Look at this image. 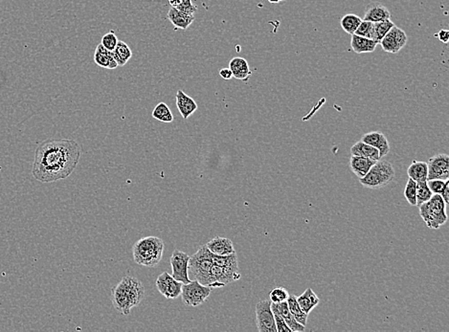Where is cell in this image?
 <instances>
[{
  "mask_svg": "<svg viewBox=\"0 0 449 332\" xmlns=\"http://www.w3.org/2000/svg\"><path fill=\"white\" fill-rule=\"evenodd\" d=\"M81 158L78 143L69 139L47 140L36 148L32 173L42 183L65 179L76 169Z\"/></svg>",
  "mask_w": 449,
  "mask_h": 332,
  "instance_id": "cell-1",
  "label": "cell"
},
{
  "mask_svg": "<svg viewBox=\"0 0 449 332\" xmlns=\"http://www.w3.org/2000/svg\"><path fill=\"white\" fill-rule=\"evenodd\" d=\"M164 242L157 237H146L135 242L132 248L134 262L146 267H154L160 262Z\"/></svg>",
  "mask_w": 449,
  "mask_h": 332,
  "instance_id": "cell-2",
  "label": "cell"
},
{
  "mask_svg": "<svg viewBox=\"0 0 449 332\" xmlns=\"http://www.w3.org/2000/svg\"><path fill=\"white\" fill-rule=\"evenodd\" d=\"M420 216L430 229L437 230L447 221L446 203L443 201L441 194L434 193L427 202L419 207Z\"/></svg>",
  "mask_w": 449,
  "mask_h": 332,
  "instance_id": "cell-3",
  "label": "cell"
},
{
  "mask_svg": "<svg viewBox=\"0 0 449 332\" xmlns=\"http://www.w3.org/2000/svg\"><path fill=\"white\" fill-rule=\"evenodd\" d=\"M213 266L212 253L208 250L206 245L200 247L197 253L190 257L188 272L199 283L209 286L210 284V272Z\"/></svg>",
  "mask_w": 449,
  "mask_h": 332,
  "instance_id": "cell-4",
  "label": "cell"
},
{
  "mask_svg": "<svg viewBox=\"0 0 449 332\" xmlns=\"http://www.w3.org/2000/svg\"><path fill=\"white\" fill-rule=\"evenodd\" d=\"M395 178V170L392 164L379 159L374 164L368 173L359 178V181L365 188L380 189L391 183Z\"/></svg>",
  "mask_w": 449,
  "mask_h": 332,
  "instance_id": "cell-5",
  "label": "cell"
},
{
  "mask_svg": "<svg viewBox=\"0 0 449 332\" xmlns=\"http://www.w3.org/2000/svg\"><path fill=\"white\" fill-rule=\"evenodd\" d=\"M211 292L212 287L203 285L194 280L182 285L180 296L183 304L187 306H199L206 302L207 299L211 295Z\"/></svg>",
  "mask_w": 449,
  "mask_h": 332,
  "instance_id": "cell-6",
  "label": "cell"
},
{
  "mask_svg": "<svg viewBox=\"0 0 449 332\" xmlns=\"http://www.w3.org/2000/svg\"><path fill=\"white\" fill-rule=\"evenodd\" d=\"M241 279L239 267H222L213 264L210 272V287H223Z\"/></svg>",
  "mask_w": 449,
  "mask_h": 332,
  "instance_id": "cell-7",
  "label": "cell"
},
{
  "mask_svg": "<svg viewBox=\"0 0 449 332\" xmlns=\"http://www.w3.org/2000/svg\"><path fill=\"white\" fill-rule=\"evenodd\" d=\"M271 304L270 300L261 301L256 304L257 327L260 332H277Z\"/></svg>",
  "mask_w": 449,
  "mask_h": 332,
  "instance_id": "cell-8",
  "label": "cell"
},
{
  "mask_svg": "<svg viewBox=\"0 0 449 332\" xmlns=\"http://www.w3.org/2000/svg\"><path fill=\"white\" fill-rule=\"evenodd\" d=\"M407 41L406 33L402 29L394 25L379 44L385 52L396 54L406 45Z\"/></svg>",
  "mask_w": 449,
  "mask_h": 332,
  "instance_id": "cell-9",
  "label": "cell"
},
{
  "mask_svg": "<svg viewBox=\"0 0 449 332\" xmlns=\"http://www.w3.org/2000/svg\"><path fill=\"white\" fill-rule=\"evenodd\" d=\"M189 260H190V257L184 252L179 251V250H174L171 255V259H170V263H171V270H172L171 276L177 281H179L183 284L191 282L190 277H189V272H188Z\"/></svg>",
  "mask_w": 449,
  "mask_h": 332,
  "instance_id": "cell-10",
  "label": "cell"
},
{
  "mask_svg": "<svg viewBox=\"0 0 449 332\" xmlns=\"http://www.w3.org/2000/svg\"><path fill=\"white\" fill-rule=\"evenodd\" d=\"M449 178V156L444 153L432 156L427 162V180Z\"/></svg>",
  "mask_w": 449,
  "mask_h": 332,
  "instance_id": "cell-11",
  "label": "cell"
},
{
  "mask_svg": "<svg viewBox=\"0 0 449 332\" xmlns=\"http://www.w3.org/2000/svg\"><path fill=\"white\" fill-rule=\"evenodd\" d=\"M158 291L167 299H177L180 296L183 283L177 281L169 273L164 272L157 278L155 282Z\"/></svg>",
  "mask_w": 449,
  "mask_h": 332,
  "instance_id": "cell-12",
  "label": "cell"
},
{
  "mask_svg": "<svg viewBox=\"0 0 449 332\" xmlns=\"http://www.w3.org/2000/svg\"><path fill=\"white\" fill-rule=\"evenodd\" d=\"M122 282L125 285V288L127 290L130 304L133 307L137 306L142 302L145 297V287L143 283L136 278L126 276L122 279Z\"/></svg>",
  "mask_w": 449,
  "mask_h": 332,
  "instance_id": "cell-13",
  "label": "cell"
},
{
  "mask_svg": "<svg viewBox=\"0 0 449 332\" xmlns=\"http://www.w3.org/2000/svg\"><path fill=\"white\" fill-rule=\"evenodd\" d=\"M110 298L116 310L125 316L130 313L132 306L130 304L127 290L125 288V285L122 281L115 286L114 288H112Z\"/></svg>",
  "mask_w": 449,
  "mask_h": 332,
  "instance_id": "cell-14",
  "label": "cell"
},
{
  "mask_svg": "<svg viewBox=\"0 0 449 332\" xmlns=\"http://www.w3.org/2000/svg\"><path fill=\"white\" fill-rule=\"evenodd\" d=\"M361 141L376 148L379 152L380 159L387 155L390 151V146L385 135L380 131H373L362 136Z\"/></svg>",
  "mask_w": 449,
  "mask_h": 332,
  "instance_id": "cell-15",
  "label": "cell"
},
{
  "mask_svg": "<svg viewBox=\"0 0 449 332\" xmlns=\"http://www.w3.org/2000/svg\"><path fill=\"white\" fill-rule=\"evenodd\" d=\"M391 18L390 11L380 2H374L366 8L362 21L371 22H383Z\"/></svg>",
  "mask_w": 449,
  "mask_h": 332,
  "instance_id": "cell-16",
  "label": "cell"
},
{
  "mask_svg": "<svg viewBox=\"0 0 449 332\" xmlns=\"http://www.w3.org/2000/svg\"><path fill=\"white\" fill-rule=\"evenodd\" d=\"M205 245L212 254L217 256H227L236 253L233 242L226 238L217 237L209 242H207Z\"/></svg>",
  "mask_w": 449,
  "mask_h": 332,
  "instance_id": "cell-17",
  "label": "cell"
},
{
  "mask_svg": "<svg viewBox=\"0 0 449 332\" xmlns=\"http://www.w3.org/2000/svg\"><path fill=\"white\" fill-rule=\"evenodd\" d=\"M177 107L183 119H188L198 109V104L192 97L187 95L185 92L179 90L177 92Z\"/></svg>",
  "mask_w": 449,
  "mask_h": 332,
  "instance_id": "cell-18",
  "label": "cell"
},
{
  "mask_svg": "<svg viewBox=\"0 0 449 332\" xmlns=\"http://www.w3.org/2000/svg\"><path fill=\"white\" fill-rule=\"evenodd\" d=\"M167 16L171 24L177 29L186 30L194 22V14H186L174 7H171Z\"/></svg>",
  "mask_w": 449,
  "mask_h": 332,
  "instance_id": "cell-19",
  "label": "cell"
},
{
  "mask_svg": "<svg viewBox=\"0 0 449 332\" xmlns=\"http://www.w3.org/2000/svg\"><path fill=\"white\" fill-rule=\"evenodd\" d=\"M94 62L102 68L115 69L118 67V64L115 61L112 52L106 49L101 43L95 49Z\"/></svg>",
  "mask_w": 449,
  "mask_h": 332,
  "instance_id": "cell-20",
  "label": "cell"
},
{
  "mask_svg": "<svg viewBox=\"0 0 449 332\" xmlns=\"http://www.w3.org/2000/svg\"><path fill=\"white\" fill-rule=\"evenodd\" d=\"M229 68L233 73V77L237 80L246 81L251 77L252 72L250 70L249 64L243 57H236L229 63Z\"/></svg>",
  "mask_w": 449,
  "mask_h": 332,
  "instance_id": "cell-21",
  "label": "cell"
},
{
  "mask_svg": "<svg viewBox=\"0 0 449 332\" xmlns=\"http://www.w3.org/2000/svg\"><path fill=\"white\" fill-rule=\"evenodd\" d=\"M376 162V160L367 157L352 155L349 160V167L358 178H362L368 173V171Z\"/></svg>",
  "mask_w": 449,
  "mask_h": 332,
  "instance_id": "cell-22",
  "label": "cell"
},
{
  "mask_svg": "<svg viewBox=\"0 0 449 332\" xmlns=\"http://www.w3.org/2000/svg\"><path fill=\"white\" fill-rule=\"evenodd\" d=\"M350 46L352 49L357 53V54H365V53H372L374 52L378 43H375L374 41H372L370 38L360 36V35H352V41H350Z\"/></svg>",
  "mask_w": 449,
  "mask_h": 332,
  "instance_id": "cell-23",
  "label": "cell"
},
{
  "mask_svg": "<svg viewBox=\"0 0 449 332\" xmlns=\"http://www.w3.org/2000/svg\"><path fill=\"white\" fill-rule=\"evenodd\" d=\"M296 300L301 309L305 313H307V315L320 303L319 298L317 297V295L314 293V290L309 287L303 294H301L299 297H296Z\"/></svg>",
  "mask_w": 449,
  "mask_h": 332,
  "instance_id": "cell-24",
  "label": "cell"
},
{
  "mask_svg": "<svg viewBox=\"0 0 449 332\" xmlns=\"http://www.w3.org/2000/svg\"><path fill=\"white\" fill-rule=\"evenodd\" d=\"M273 304V303H272ZM277 306V309L283 316L285 320V324L290 328L291 332H303L306 330V326L299 324L296 319L294 318L291 312L288 309V305L286 302H283L280 304H275Z\"/></svg>",
  "mask_w": 449,
  "mask_h": 332,
  "instance_id": "cell-25",
  "label": "cell"
},
{
  "mask_svg": "<svg viewBox=\"0 0 449 332\" xmlns=\"http://www.w3.org/2000/svg\"><path fill=\"white\" fill-rule=\"evenodd\" d=\"M350 154L367 157L376 161L380 159L378 149L362 141L357 142L350 148Z\"/></svg>",
  "mask_w": 449,
  "mask_h": 332,
  "instance_id": "cell-26",
  "label": "cell"
},
{
  "mask_svg": "<svg viewBox=\"0 0 449 332\" xmlns=\"http://www.w3.org/2000/svg\"><path fill=\"white\" fill-rule=\"evenodd\" d=\"M409 178L416 182L427 180V163L422 161H413L407 170Z\"/></svg>",
  "mask_w": 449,
  "mask_h": 332,
  "instance_id": "cell-27",
  "label": "cell"
},
{
  "mask_svg": "<svg viewBox=\"0 0 449 332\" xmlns=\"http://www.w3.org/2000/svg\"><path fill=\"white\" fill-rule=\"evenodd\" d=\"M112 54L118 66L126 65L132 57V51L127 43L122 41H118L115 49L112 51Z\"/></svg>",
  "mask_w": 449,
  "mask_h": 332,
  "instance_id": "cell-28",
  "label": "cell"
},
{
  "mask_svg": "<svg viewBox=\"0 0 449 332\" xmlns=\"http://www.w3.org/2000/svg\"><path fill=\"white\" fill-rule=\"evenodd\" d=\"M395 24L390 19L383 22H374L373 31H372V41L379 44L385 35L391 30Z\"/></svg>",
  "mask_w": 449,
  "mask_h": 332,
  "instance_id": "cell-29",
  "label": "cell"
},
{
  "mask_svg": "<svg viewBox=\"0 0 449 332\" xmlns=\"http://www.w3.org/2000/svg\"><path fill=\"white\" fill-rule=\"evenodd\" d=\"M286 303H287V305H288V309L291 312V314L294 316V318L296 319V321L301 325L306 326L307 325L308 315L301 309V307H300V305L298 304V302L296 300V297L289 295Z\"/></svg>",
  "mask_w": 449,
  "mask_h": 332,
  "instance_id": "cell-30",
  "label": "cell"
},
{
  "mask_svg": "<svg viewBox=\"0 0 449 332\" xmlns=\"http://www.w3.org/2000/svg\"><path fill=\"white\" fill-rule=\"evenodd\" d=\"M361 22H362V18L359 17L357 14H348L344 15L341 18L340 25L347 34L354 35L355 32L357 31V29L358 28V26L360 25Z\"/></svg>",
  "mask_w": 449,
  "mask_h": 332,
  "instance_id": "cell-31",
  "label": "cell"
},
{
  "mask_svg": "<svg viewBox=\"0 0 449 332\" xmlns=\"http://www.w3.org/2000/svg\"><path fill=\"white\" fill-rule=\"evenodd\" d=\"M434 193L429 189L426 181L417 182L416 185V206L420 207L423 203L427 202L430 198H432Z\"/></svg>",
  "mask_w": 449,
  "mask_h": 332,
  "instance_id": "cell-32",
  "label": "cell"
},
{
  "mask_svg": "<svg viewBox=\"0 0 449 332\" xmlns=\"http://www.w3.org/2000/svg\"><path fill=\"white\" fill-rule=\"evenodd\" d=\"M152 117L155 120L163 123H171L173 121V115L171 113L170 107L165 103H159L152 110Z\"/></svg>",
  "mask_w": 449,
  "mask_h": 332,
  "instance_id": "cell-33",
  "label": "cell"
},
{
  "mask_svg": "<svg viewBox=\"0 0 449 332\" xmlns=\"http://www.w3.org/2000/svg\"><path fill=\"white\" fill-rule=\"evenodd\" d=\"M212 261H213V264L222 267H239L238 257L236 253L227 256H217L212 254Z\"/></svg>",
  "mask_w": 449,
  "mask_h": 332,
  "instance_id": "cell-34",
  "label": "cell"
},
{
  "mask_svg": "<svg viewBox=\"0 0 449 332\" xmlns=\"http://www.w3.org/2000/svg\"><path fill=\"white\" fill-rule=\"evenodd\" d=\"M269 297H270L271 303L280 304L283 302H286L289 297V294L288 291L284 287H277L271 291Z\"/></svg>",
  "mask_w": 449,
  "mask_h": 332,
  "instance_id": "cell-35",
  "label": "cell"
},
{
  "mask_svg": "<svg viewBox=\"0 0 449 332\" xmlns=\"http://www.w3.org/2000/svg\"><path fill=\"white\" fill-rule=\"evenodd\" d=\"M416 185L417 182L413 179L409 178L407 181L405 189H404V198H406L407 202L410 205L416 206Z\"/></svg>",
  "mask_w": 449,
  "mask_h": 332,
  "instance_id": "cell-36",
  "label": "cell"
},
{
  "mask_svg": "<svg viewBox=\"0 0 449 332\" xmlns=\"http://www.w3.org/2000/svg\"><path fill=\"white\" fill-rule=\"evenodd\" d=\"M271 308H272L274 319H275V324H276L277 332H291L290 328L285 324V320L283 318V316L281 315V313L277 309L276 304H271Z\"/></svg>",
  "mask_w": 449,
  "mask_h": 332,
  "instance_id": "cell-37",
  "label": "cell"
},
{
  "mask_svg": "<svg viewBox=\"0 0 449 332\" xmlns=\"http://www.w3.org/2000/svg\"><path fill=\"white\" fill-rule=\"evenodd\" d=\"M118 41H119V40H118L117 35H115L114 32H113V31H110V32H108V33H107L106 35L102 37L101 44H102L106 49L110 51V52H112V51L115 49V47H116V45H117V43H118Z\"/></svg>",
  "mask_w": 449,
  "mask_h": 332,
  "instance_id": "cell-38",
  "label": "cell"
},
{
  "mask_svg": "<svg viewBox=\"0 0 449 332\" xmlns=\"http://www.w3.org/2000/svg\"><path fill=\"white\" fill-rule=\"evenodd\" d=\"M429 189L433 193L437 194H442V191L444 190V187L449 183V179L446 180H441V179H431V180H426Z\"/></svg>",
  "mask_w": 449,
  "mask_h": 332,
  "instance_id": "cell-39",
  "label": "cell"
},
{
  "mask_svg": "<svg viewBox=\"0 0 449 332\" xmlns=\"http://www.w3.org/2000/svg\"><path fill=\"white\" fill-rule=\"evenodd\" d=\"M373 25H374V22L362 21L360 25L358 26V28L357 29V31L355 32V35H360V36H364V37L371 40Z\"/></svg>",
  "mask_w": 449,
  "mask_h": 332,
  "instance_id": "cell-40",
  "label": "cell"
},
{
  "mask_svg": "<svg viewBox=\"0 0 449 332\" xmlns=\"http://www.w3.org/2000/svg\"><path fill=\"white\" fill-rule=\"evenodd\" d=\"M175 8L186 14H194L198 11V7L192 3V0H181L179 6Z\"/></svg>",
  "mask_w": 449,
  "mask_h": 332,
  "instance_id": "cell-41",
  "label": "cell"
},
{
  "mask_svg": "<svg viewBox=\"0 0 449 332\" xmlns=\"http://www.w3.org/2000/svg\"><path fill=\"white\" fill-rule=\"evenodd\" d=\"M220 76L223 80L228 81V80H231V79L233 78V73H232V71H231L230 68H222V69L220 70Z\"/></svg>",
  "mask_w": 449,
  "mask_h": 332,
  "instance_id": "cell-42",
  "label": "cell"
},
{
  "mask_svg": "<svg viewBox=\"0 0 449 332\" xmlns=\"http://www.w3.org/2000/svg\"><path fill=\"white\" fill-rule=\"evenodd\" d=\"M438 37L440 40V42L442 43H447L449 41V31L448 30H441L438 33Z\"/></svg>",
  "mask_w": 449,
  "mask_h": 332,
  "instance_id": "cell-43",
  "label": "cell"
},
{
  "mask_svg": "<svg viewBox=\"0 0 449 332\" xmlns=\"http://www.w3.org/2000/svg\"><path fill=\"white\" fill-rule=\"evenodd\" d=\"M441 197H442L443 201H444V202L446 203V205H447L449 203V183L444 187V190L442 191Z\"/></svg>",
  "mask_w": 449,
  "mask_h": 332,
  "instance_id": "cell-44",
  "label": "cell"
},
{
  "mask_svg": "<svg viewBox=\"0 0 449 332\" xmlns=\"http://www.w3.org/2000/svg\"><path fill=\"white\" fill-rule=\"evenodd\" d=\"M181 0H169V3L171 5V7H178Z\"/></svg>",
  "mask_w": 449,
  "mask_h": 332,
  "instance_id": "cell-45",
  "label": "cell"
},
{
  "mask_svg": "<svg viewBox=\"0 0 449 332\" xmlns=\"http://www.w3.org/2000/svg\"><path fill=\"white\" fill-rule=\"evenodd\" d=\"M268 1H269L270 3H278V2H280L279 0H268Z\"/></svg>",
  "mask_w": 449,
  "mask_h": 332,
  "instance_id": "cell-46",
  "label": "cell"
},
{
  "mask_svg": "<svg viewBox=\"0 0 449 332\" xmlns=\"http://www.w3.org/2000/svg\"><path fill=\"white\" fill-rule=\"evenodd\" d=\"M279 1H284V0H279Z\"/></svg>",
  "mask_w": 449,
  "mask_h": 332,
  "instance_id": "cell-47",
  "label": "cell"
}]
</instances>
